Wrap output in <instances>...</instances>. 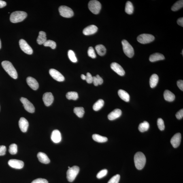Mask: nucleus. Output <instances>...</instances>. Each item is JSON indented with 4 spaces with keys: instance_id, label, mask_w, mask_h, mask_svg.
<instances>
[{
    "instance_id": "nucleus-48",
    "label": "nucleus",
    "mask_w": 183,
    "mask_h": 183,
    "mask_svg": "<svg viewBox=\"0 0 183 183\" xmlns=\"http://www.w3.org/2000/svg\"><path fill=\"white\" fill-rule=\"evenodd\" d=\"M177 24L182 27H183V18H179L177 20Z\"/></svg>"
},
{
    "instance_id": "nucleus-3",
    "label": "nucleus",
    "mask_w": 183,
    "mask_h": 183,
    "mask_svg": "<svg viewBox=\"0 0 183 183\" xmlns=\"http://www.w3.org/2000/svg\"><path fill=\"white\" fill-rule=\"evenodd\" d=\"M27 14L24 11H17L13 12L10 16V21L14 23L22 21L27 18Z\"/></svg>"
},
{
    "instance_id": "nucleus-51",
    "label": "nucleus",
    "mask_w": 183,
    "mask_h": 183,
    "mask_svg": "<svg viewBox=\"0 0 183 183\" xmlns=\"http://www.w3.org/2000/svg\"><path fill=\"white\" fill-rule=\"evenodd\" d=\"M1 48V39H0V49Z\"/></svg>"
},
{
    "instance_id": "nucleus-52",
    "label": "nucleus",
    "mask_w": 183,
    "mask_h": 183,
    "mask_svg": "<svg viewBox=\"0 0 183 183\" xmlns=\"http://www.w3.org/2000/svg\"><path fill=\"white\" fill-rule=\"evenodd\" d=\"M183 50H182V55H183Z\"/></svg>"
},
{
    "instance_id": "nucleus-28",
    "label": "nucleus",
    "mask_w": 183,
    "mask_h": 183,
    "mask_svg": "<svg viewBox=\"0 0 183 183\" xmlns=\"http://www.w3.org/2000/svg\"><path fill=\"white\" fill-rule=\"evenodd\" d=\"M92 138L94 141L100 143L106 142L108 140L106 137L101 136L97 134H93L92 136Z\"/></svg>"
},
{
    "instance_id": "nucleus-21",
    "label": "nucleus",
    "mask_w": 183,
    "mask_h": 183,
    "mask_svg": "<svg viewBox=\"0 0 183 183\" xmlns=\"http://www.w3.org/2000/svg\"><path fill=\"white\" fill-rule=\"evenodd\" d=\"M39 161L44 164H48L50 163V160L46 154L40 152L37 155Z\"/></svg>"
},
{
    "instance_id": "nucleus-17",
    "label": "nucleus",
    "mask_w": 183,
    "mask_h": 183,
    "mask_svg": "<svg viewBox=\"0 0 183 183\" xmlns=\"http://www.w3.org/2000/svg\"><path fill=\"white\" fill-rule=\"evenodd\" d=\"M28 84L32 89L36 90L39 88V84L35 78L31 77H28L27 78Z\"/></svg>"
},
{
    "instance_id": "nucleus-25",
    "label": "nucleus",
    "mask_w": 183,
    "mask_h": 183,
    "mask_svg": "<svg viewBox=\"0 0 183 183\" xmlns=\"http://www.w3.org/2000/svg\"><path fill=\"white\" fill-rule=\"evenodd\" d=\"M119 96L122 100L127 102L129 101L130 96L129 94L125 90H120L118 91Z\"/></svg>"
},
{
    "instance_id": "nucleus-5",
    "label": "nucleus",
    "mask_w": 183,
    "mask_h": 183,
    "mask_svg": "<svg viewBox=\"0 0 183 183\" xmlns=\"http://www.w3.org/2000/svg\"><path fill=\"white\" fill-rule=\"evenodd\" d=\"M122 44L124 54L129 58L132 57L134 54L133 47L125 39L122 41Z\"/></svg>"
},
{
    "instance_id": "nucleus-2",
    "label": "nucleus",
    "mask_w": 183,
    "mask_h": 183,
    "mask_svg": "<svg viewBox=\"0 0 183 183\" xmlns=\"http://www.w3.org/2000/svg\"><path fill=\"white\" fill-rule=\"evenodd\" d=\"M1 65L4 69L10 76L14 79L18 78V75L16 69L10 62L4 61L2 62Z\"/></svg>"
},
{
    "instance_id": "nucleus-6",
    "label": "nucleus",
    "mask_w": 183,
    "mask_h": 183,
    "mask_svg": "<svg viewBox=\"0 0 183 183\" xmlns=\"http://www.w3.org/2000/svg\"><path fill=\"white\" fill-rule=\"evenodd\" d=\"M88 7L92 13L95 14H97L101 11V5L99 1L96 0H92L90 1L88 3Z\"/></svg>"
},
{
    "instance_id": "nucleus-7",
    "label": "nucleus",
    "mask_w": 183,
    "mask_h": 183,
    "mask_svg": "<svg viewBox=\"0 0 183 183\" xmlns=\"http://www.w3.org/2000/svg\"><path fill=\"white\" fill-rule=\"evenodd\" d=\"M155 39L153 35L150 34H142L139 35L137 38V40L141 44H147L153 41Z\"/></svg>"
},
{
    "instance_id": "nucleus-35",
    "label": "nucleus",
    "mask_w": 183,
    "mask_h": 183,
    "mask_svg": "<svg viewBox=\"0 0 183 183\" xmlns=\"http://www.w3.org/2000/svg\"><path fill=\"white\" fill-rule=\"evenodd\" d=\"M94 86H97L99 85H101L103 83V80L99 75L93 77V82Z\"/></svg>"
},
{
    "instance_id": "nucleus-9",
    "label": "nucleus",
    "mask_w": 183,
    "mask_h": 183,
    "mask_svg": "<svg viewBox=\"0 0 183 183\" xmlns=\"http://www.w3.org/2000/svg\"><path fill=\"white\" fill-rule=\"evenodd\" d=\"M20 101L23 104V106L25 110L30 113H33L35 112V107L32 103L26 98L22 97L20 99Z\"/></svg>"
},
{
    "instance_id": "nucleus-31",
    "label": "nucleus",
    "mask_w": 183,
    "mask_h": 183,
    "mask_svg": "<svg viewBox=\"0 0 183 183\" xmlns=\"http://www.w3.org/2000/svg\"><path fill=\"white\" fill-rule=\"evenodd\" d=\"M104 104V101L103 99H100L94 104L93 106L94 110L98 111L102 107Z\"/></svg>"
},
{
    "instance_id": "nucleus-19",
    "label": "nucleus",
    "mask_w": 183,
    "mask_h": 183,
    "mask_svg": "<svg viewBox=\"0 0 183 183\" xmlns=\"http://www.w3.org/2000/svg\"><path fill=\"white\" fill-rule=\"evenodd\" d=\"M51 139L54 143L60 142L61 140V134L60 131L57 130H54L51 134Z\"/></svg>"
},
{
    "instance_id": "nucleus-50",
    "label": "nucleus",
    "mask_w": 183,
    "mask_h": 183,
    "mask_svg": "<svg viewBox=\"0 0 183 183\" xmlns=\"http://www.w3.org/2000/svg\"><path fill=\"white\" fill-rule=\"evenodd\" d=\"M81 77L82 80H86V76H85V75L84 74H82L81 75Z\"/></svg>"
},
{
    "instance_id": "nucleus-49",
    "label": "nucleus",
    "mask_w": 183,
    "mask_h": 183,
    "mask_svg": "<svg viewBox=\"0 0 183 183\" xmlns=\"http://www.w3.org/2000/svg\"><path fill=\"white\" fill-rule=\"evenodd\" d=\"M7 3L5 1L0 0V8H3L6 6Z\"/></svg>"
},
{
    "instance_id": "nucleus-27",
    "label": "nucleus",
    "mask_w": 183,
    "mask_h": 183,
    "mask_svg": "<svg viewBox=\"0 0 183 183\" xmlns=\"http://www.w3.org/2000/svg\"><path fill=\"white\" fill-rule=\"evenodd\" d=\"M95 50L100 56H103L106 53V49L102 45H99L95 47Z\"/></svg>"
},
{
    "instance_id": "nucleus-39",
    "label": "nucleus",
    "mask_w": 183,
    "mask_h": 183,
    "mask_svg": "<svg viewBox=\"0 0 183 183\" xmlns=\"http://www.w3.org/2000/svg\"><path fill=\"white\" fill-rule=\"evenodd\" d=\"M157 126L159 129L161 131H163L165 128V124L163 119L161 118H158L157 122Z\"/></svg>"
},
{
    "instance_id": "nucleus-38",
    "label": "nucleus",
    "mask_w": 183,
    "mask_h": 183,
    "mask_svg": "<svg viewBox=\"0 0 183 183\" xmlns=\"http://www.w3.org/2000/svg\"><path fill=\"white\" fill-rule=\"evenodd\" d=\"M45 47H50L53 49H55L56 47V43L55 41L50 40H47L43 44Z\"/></svg>"
},
{
    "instance_id": "nucleus-13",
    "label": "nucleus",
    "mask_w": 183,
    "mask_h": 183,
    "mask_svg": "<svg viewBox=\"0 0 183 183\" xmlns=\"http://www.w3.org/2000/svg\"><path fill=\"white\" fill-rule=\"evenodd\" d=\"M43 101L46 106L48 107L52 105L54 101V97L51 92H47L43 96Z\"/></svg>"
},
{
    "instance_id": "nucleus-33",
    "label": "nucleus",
    "mask_w": 183,
    "mask_h": 183,
    "mask_svg": "<svg viewBox=\"0 0 183 183\" xmlns=\"http://www.w3.org/2000/svg\"><path fill=\"white\" fill-rule=\"evenodd\" d=\"M183 6V1H178L174 4L171 7V10L173 11H176L182 8Z\"/></svg>"
},
{
    "instance_id": "nucleus-1",
    "label": "nucleus",
    "mask_w": 183,
    "mask_h": 183,
    "mask_svg": "<svg viewBox=\"0 0 183 183\" xmlns=\"http://www.w3.org/2000/svg\"><path fill=\"white\" fill-rule=\"evenodd\" d=\"M134 161L135 167L138 169L141 170L144 167L146 162V156L142 153L138 152L135 154Z\"/></svg>"
},
{
    "instance_id": "nucleus-23",
    "label": "nucleus",
    "mask_w": 183,
    "mask_h": 183,
    "mask_svg": "<svg viewBox=\"0 0 183 183\" xmlns=\"http://www.w3.org/2000/svg\"><path fill=\"white\" fill-rule=\"evenodd\" d=\"M164 97L166 101L169 102H172L175 99V95L171 91L168 90H166L164 92Z\"/></svg>"
},
{
    "instance_id": "nucleus-18",
    "label": "nucleus",
    "mask_w": 183,
    "mask_h": 183,
    "mask_svg": "<svg viewBox=\"0 0 183 183\" xmlns=\"http://www.w3.org/2000/svg\"><path fill=\"white\" fill-rule=\"evenodd\" d=\"M98 28L95 25H91L88 26L83 30V33L86 35L93 34L97 32Z\"/></svg>"
},
{
    "instance_id": "nucleus-20",
    "label": "nucleus",
    "mask_w": 183,
    "mask_h": 183,
    "mask_svg": "<svg viewBox=\"0 0 183 183\" xmlns=\"http://www.w3.org/2000/svg\"><path fill=\"white\" fill-rule=\"evenodd\" d=\"M122 114V111L120 109H116L108 115L109 120H113L120 117Z\"/></svg>"
},
{
    "instance_id": "nucleus-41",
    "label": "nucleus",
    "mask_w": 183,
    "mask_h": 183,
    "mask_svg": "<svg viewBox=\"0 0 183 183\" xmlns=\"http://www.w3.org/2000/svg\"><path fill=\"white\" fill-rule=\"evenodd\" d=\"M120 179V175L117 174L113 176L107 183H118Z\"/></svg>"
},
{
    "instance_id": "nucleus-10",
    "label": "nucleus",
    "mask_w": 183,
    "mask_h": 183,
    "mask_svg": "<svg viewBox=\"0 0 183 183\" xmlns=\"http://www.w3.org/2000/svg\"><path fill=\"white\" fill-rule=\"evenodd\" d=\"M19 45L21 49L25 53L29 55H31L33 53L32 49L24 39H21L20 40Z\"/></svg>"
},
{
    "instance_id": "nucleus-36",
    "label": "nucleus",
    "mask_w": 183,
    "mask_h": 183,
    "mask_svg": "<svg viewBox=\"0 0 183 183\" xmlns=\"http://www.w3.org/2000/svg\"><path fill=\"white\" fill-rule=\"evenodd\" d=\"M9 151L11 154H16L18 152L17 145L15 143L9 146Z\"/></svg>"
},
{
    "instance_id": "nucleus-45",
    "label": "nucleus",
    "mask_w": 183,
    "mask_h": 183,
    "mask_svg": "<svg viewBox=\"0 0 183 183\" xmlns=\"http://www.w3.org/2000/svg\"><path fill=\"white\" fill-rule=\"evenodd\" d=\"M6 151V148L4 146H0V156L5 155Z\"/></svg>"
},
{
    "instance_id": "nucleus-16",
    "label": "nucleus",
    "mask_w": 183,
    "mask_h": 183,
    "mask_svg": "<svg viewBox=\"0 0 183 183\" xmlns=\"http://www.w3.org/2000/svg\"><path fill=\"white\" fill-rule=\"evenodd\" d=\"M29 124L28 120L24 117H22L19 121V126L21 131L23 132L27 131Z\"/></svg>"
},
{
    "instance_id": "nucleus-47",
    "label": "nucleus",
    "mask_w": 183,
    "mask_h": 183,
    "mask_svg": "<svg viewBox=\"0 0 183 183\" xmlns=\"http://www.w3.org/2000/svg\"><path fill=\"white\" fill-rule=\"evenodd\" d=\"M177 85L178 87L180 88V89L183 90V81L182 80H179L177 81Z\"/></svg>"
},
{
    "instance_id": "nucleus-4",
    "label": "nucleus",
    "mask_w": 183,
    "mask_h": 183,
    "mask_svg": "<svg viewBox=\"0 0 183 183\" xmlns=\"http://www.w3.org/2000/svg\"><path fill=\"white\" fill-rule=\"evenodd\" d=\"M80 171V168L74 166L70 168L67 171V177L69 182H72L75 180Z\"/></svg>"
},
{
    "instance_id": "nucleus-24",
    "label": "nucleus",
    "mask_w": 183,
    "mask_h": 183,
    "mask_svg": "<svg viewBox=\"0 0 183 183\" xmlns=\"http://www.w3.org/2000/svg\"><path fill=\"white\" fill-rule=\"evenodd\" d=\"M47 41L46 34L43 31L39 32V36L37 39V42L39 45L44 44Z\"/></svg>"
},
{
    "instance_id": "nucleus-14",
    "label": "nucleus",
    "mask_w": 183,
    "mask_h": 183,
    "mask_svg": "<svg viewBox=\"0 0 183 183\" xmlns=\"http://www.w3.org/2000/svg\"><path fill=\"white\" fill-rule=\"evenodd\" d=\"M111 68L113 71L121 76L125 74V71L123 68L119 64L116 63H113L111 64Z\"/></svg>"
},
{
    "instance_id": "nucleus-11",
    "label": "nucleus",
    "mask_w": 183,
    "mask_h": 183,
    "mask_svg": "<svg viewBox=\"0 0 183 183\" xmlns=\"http://www.w3.org/2000/svg\"><path fill=\"white\" fill-rule=\"evenodd\" d=\"M49 73L53 78L58 82H63L65 80V77L63 75L55 69H50Z\"/></svg>"
},
{
    "instance_id": "nucleus-37",
    "label": "nucleus",
    "mask_w": 183,
    "mask_h": 183,
    "mask_svg": "<svg viewBox=\"0 0 183 183\" xmlns=\"http://www.w3.org/2000/svg\"><path fill=\"white\" fill-rule=\"evenodd\" d=\"M68 56L69 59L73 63H76L77 60L74 52L72 50H69L68 52Z\"/></svg>"
},
{
    "instance_id": "nucleus-44",
    "label": "nucleus",
    "mask_w": 183,
    "mask_h": 183,
    "mask_svg": "<svg viewBox=\"0 0 183 183\" xmlns=\"http://www.w3.org/2000/svg\"><path fill=\"white\" fill-rule=\"evenodd\" d=\"M31 183H48V182L46 179L40 178L36 179Z\"/></svg>"
},
{
    "instance_id": "nucleus-29",
    "label": "nucleus",
    "mask_w": 183,
    "mask_h": 183,
    "mask_svg": "<svg viewBox=\"0 0 183 183\" xmlns=\"http://www.w3.org/2000/svg\"><path fill=\"white\" fill-rule=\"evenodd\" d=\"M150 127L149 124L146 121H145L139 124L138 127V129L141 132L148 131Z\"/></svg>"
},
{
    "instance_id": "nucleus-8",
    "label": "nucleus",
    "mask_w": 183,
    "mask_h": 183,
    "mask_svg": "<svg viewBox=\"0 0 183 183\" xmlns=\"http://www.w3.org/2000/svg\"><path fill=\"white\" fill-rule=\"evenodd\" d=\"M60 14L62 16L65 18H71L74 15L72 9L66 6L62 5L59 8Z\"/></svg>"
},
{
    "instance_id": "nucleus-32",
    "label": "nucleus",
    "mask_w": 183,
    "mask_h": 183,
    "mask_svg": "<svg viewBox=\"0 0 183 183\" xmlns=\"http://www.w3.org/2000/svg\"><path fill=\"white\" fill-rule=\"evenodd\" d=\"M125 12L128 14H132L134 11V7L132 3L130 1H128L126 3Z\"/></svg>"
},
{
    "instance_id": "nucleus-26",
    "label": "nucleus",
    "mask_w": 183,
    "mask_h": 183,
    "mask_svg": "<svg viewBox=\"0 0 183 183\" xmlns=\"http://www.w3.org/2000/svg\"><path fill=\"white\" fill-rule=\"evenodd\" d=\"M158 80H159V77L157 75L153 74L152 75L150 80L151 87L152 88L155 87L158 84Z\"/></svg>"
},
{
    "instance_id": "nucleus-34",
    "label": "nucleus",
    "mask_w": 183,
    "mask_h": 183,
    "mask_svg": "<svg viewBox=\"0 0 183 183\" xmlns=\"http://www.w3.org/2000/svg\"><path fill=\"white\" fill-rule=\"evenodd\" d=\"M67 99L69 100H76L78 98V94L76 92H69L66 95Z\"/></svg>"
},
{
    "instance_id": "nucleus-12",
    "label": "nucleus",
    "mask_w": 183,
    "mask_h": 183,
    "mask_svg": "<svg viewBox=\"0 0 183 183\" xmlns=\"http://www.w3.org/2000/svg\"><path fill=\"white\" fill-rule=\"evenodd\" d=\"M8 165L10 167L16 169H21L24 166V163L21 160L12 159L9 160Z\"/></svg>"
},
{
    "instance_id": "nucleus-30",
    "label": "nucleus",
    "mask_w": 183,
    "mask_h": 183,
    "mask_svg": "<svg viewBox=\"0 0 183 183\" xmlns=\"http://www.w3.org/2000/svg\"><path fill=\"white\" fill-rule=\"evenodd\" d=\"M74 112L79 117L82 118L84 114V109L82 107H75L74 109Z\"/></svg>"
},
{
    "instance_id": "nucleus-15",
    "label": "nucleus",
    "mask_w": 183,
    "mask_h": 183,
    "mask_svg": "<svg viewBox=\"0 0 183 183\" xmlns=\"http://www.w3.org/2000/svg\"><path fill=\"white\" fill-rule=\"evenodd\" d=\"M181 138H182V136L180 133H176L173 136L171 139V143L174 148H177L180 146Z\"/></svg>"
},
{
    "instance_id": "nucleus-22",
    "label": "nucleus",
    "mask_w": 183,
    "mask_h": 183,
    "mask_svg": "<svg viewBox=\"0 0 183 183\" xmlns=\"http://www.w3.org/2000/svg\"><path fill=\"white\" fill-rule=\"evenodd\" d=\"M165 59V57L163 55L156 53L151 55L149 57V60L151 62H154L163 60Z\"/></svg>"
},
{
    "instance_id": "nucleus-46",
    "label": "nucleus",
    "mask_w": 183,
    "mask_h": 183,
    "mask_svg": "<svg viewBox=\"0 0 183 183\" xmlns=\"http://www.w3.org/2000/svg\"><path fill=\"white\" fill-rule=\"evenodd\" d=\"M176 117L177 119L181 120L183 117V110L181 109L177 112L176 114Z\"/></svg>"
},
{
    "instance_id": "nucleus-40",
    "label": "nucleus",
    "mask_w": 183,
    "mask_h": 183,
    "mask_svg": "<svg viewBox=\"0 0 183 183\" xmlns=\"http://www.w3.org/2000/svg\"><path fill=\"white\" fill-rule=\"evenodd\" d=\"M88 56L92 58H95L97 57L94 49L93 47H90L88 49Z\"/></svg>"
},
{
    "instance_id": "nucleus-42",
    "label": "nucleus",
    "mask_w": 183,
    "mask_h": 183,
    "mask_svg": "<svg viewBox=\"0 0 183 183\" xmlns=\"http://www.w3.org/2000/svg\"><path fill=\"white\" fill-rule=\"evenodd\" d=\"M107 169H103L100 171L97 174V177L98 179H101L107 175Z\"/></svg>"
},
{
    "instance_id": "nucleus-43",
    "label": "nucleus",
    "mask_w": 183,
    "mask_h": 183,
    "mask_svg": "<svg viewBox=\"0 0 183 183\" xmlns=\"http://www.w3.org/2000/svg\"><path fill=\"white\" fill-rule=\"evenodd\" d=\"M93 77L89 73H87L86 76V80L88 84H91L93 82Z\"/></svg>"
}]
</instances>
